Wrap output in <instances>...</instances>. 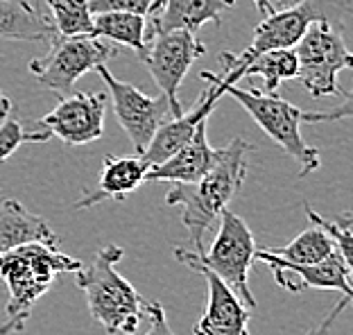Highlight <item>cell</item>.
Wrapping results in <instances>:
<instances>
[{"mask_svg": "<svg viewBox=\"0 0 353 335\" xmlns=\"http://www.w3.org/2000/svg\"><path fill=\"white\" fill-rule=\"evenodd\" d=\"M351 116V95L344 98V105L340 109L331 111V114H306L301 111V121L306 123H317V121H338V118H349Z\"/></svg>", "mask_w": 353, "mask_h": 335, "instance_id": "f1b7e54d", "label": "cell"}, {"mask_svg": "<svg viewBox=\"0 0 353 335\" xmlns=\"http://www.w3.org/2000/svg\"><path fill=\"white\" fill-rule=\"evenodd\" d=\"M111 57V45L91 34L54 39L52 50L41 59L30 61L37 82L54 93H70L79 77L91 73Z\"/></svg>", "mask_w": 353, "mask_h": 335, "instance_id": "ba28073f", "label": "cell"}, {"mask_svg": "<svg viewBox=\"0 0 353 335\" xmlns=\"http://www.w3.org/2000/svg\"><path fill=\"white\" fill-rule=\"evenodd\" d=\"M0 39L54 43L57 30L30 0H0Z\"/></svg>", "mask_w": 353, "mask_h": 335, "instance_id": "d6986e66", "label": "cell"}, {"mask_svg": "<svg viewBox=\"0 0 353 335\" xmlns=\"http://www.w3.org/2000/svg\"><path fill=\"white\" fill-rule=\"evenodd\" d=\"M148 19L132 12H100L93 14L91 37L109 39V41L127 45L139 54L148 48Z\"/></svg>", "mask_w": 353, "mask_h": 335, "instance_id": "ffe728a7", "label": "cell"}, {"mask_svg": "<svg viewBox=\"0 0 353 335\" xmlns=\"http://www.w3.org/2000/svg\"><path fill=\"white\" fill-rule=\"evenodd\" d=\"M104 109H107L104 93H75L61 98L50 114L39 118L37 127H41L50 136L61 139L66 145H86L102 139Z\"/></svg>", "mask_w": 353, "mask_h": 335, "instance_id": "7c38bea8", "label": "cell"}, {"mask_svg": "<svg viewBox=\"0 0 353 335\" xmlns=\"http://www.w3.org/2000/svg\"><path fill=\"white\" fill-rule=\"evenodd\" d=\"M28 320H30V315H16V317H7V322L0 324V335L21 333L23 329H26Z\"/></svg>", "mask_w": 353, "mask_h": 335, "instance_id": "4dcf8cb0", "label": "cell"}, {"mask_svg": "<svg viewBox=\"0 0 353 335\" xmlns=\"http://www.w3.org/2000/svg\"><path fill=\"white\" fill-rule=\"evenodd\" d=\"M349 304H351V297L349 294H342V299H340V304H335V308H331V313H328L324 320H322V324L319 326H315L312 331H308L306 335H326L328 331H331V326L335 324V320L344 313V310L349 308Z\"/></svg>", "mask_w": 353, "mask_h": 335, "instance_id": "83f0119b", "label": "cell"}, {"mask_svg": "<svg viewBox=\"0 0 353 335\" xmlns=\"http://www.w3.org/2000/svg\"><path fill=\"white\" fill-rule=\"evenodd\" d=\"M123 254L120 245H104L91 265L75 272V283L84 292L88 313L109 335H134L148 306V299L118 272Z\"/></svg>", "mask_w": 353, "mask_h": 335, "instance_id": "7a4b0ae2", "label": "cell"}, {"mask_svg": "<svg viewBox=\"0 0 353 335\" xmlns=\"http://www.w3.org/2000/svg\"><path fill=\"white\" fill-rule=\"evenodd\" d=\"M93 14L100 12H132L141 16H152L159 7L163 5V0H88Z\"/></svg>", "mask_w": 353, "mask_h": 335, "instance_id": "484cf974", "label": "cell"}, {"mask_svg": "<svg viewBox=\"0 0 353 335\" xmlns=\"http://www.w3.org/2000/svg\"><path fill=\"white\" fill-rule=\"evenodd\" d=\"M172 254L186 267H208L238 294L247 308H256V299L250 288V270L256 256V241L252 229L247 227V222L240 215L231 213L229 209L222 211L218 236H215L208 252L197 254L183 250V247H174Z\"/></svg>", "mask_w": 353, "mask_h": 335, "instance_id": "5b68a950", "label": "cell"}, {"mask_svg": "<svg viewBox=\"0 0 353 335\" xmlns=\"http://www.w3.org/2000/svg\"><path fill=\"white\" fill-rule=\"evenodd\" d=\"M250 150H254L252 143L238 136L220 150L218 161L202 179L192 183H174L168 190L165 204L183 209L181 222L190 231V241L197 254L204 252V234L215 225L222 211H227L231 197L243 186Z\"/></svg>", "mask_w": 353, "mask_h": 335, "instance_id": "6da1fadb", "label": "cell"}, {"mask_svg": "<svg viewBox=\"0 0 353 335\" xmlns=\"http://www.w3.org/2000/svg\"><path fill=\"white\" fill-rule=\"evenodd\" d=\"M231 7H236V0H163V5L152 14V21H148V41L170 30H186L195 34L208 21L220 26L222 14Z\"/></svg>", "mask_w": 353, "mask_h": 335, "instance_id": "e0dca14e", "label": "cell"}, {"mask_svg": "<svg viewBox=\"0 0 353 335\" xmlns=\"http://www.w3.org/2000/svg\"><path fill=\"white\" fill-rule=\"evenodd\" d=\"M84 265L50 243H28L0 254V278L7 294V317L30 315L32 306L52 288L61 274H75Z\"/></svg>", "mask_w": 353, "mask_h": 335, "instance_id": "3957f363", "label": "cell"}, {"mask_svg": "<svg viewBox=\"0 0 353 335\" xmlns=\"http://www.w3.org/2000/svg\"><path fill=\"white\" fill-rule=\"evenodd\" d=\"M28 243L59 245V238L46 222V218L30 213L19 199L0 202V254Z\"/></svg>", "mask_w": 353, "mask_h": 335, "instance_id": "ac0fdd59", "label": "cell"}, {"mask_svg": "<svg viewBox=\"0 0 353 335\" xmlns=\"http://www.w3.org/2000/svg\"><path fill=\"white\" fill-rule=\"evenodd\" d=\"M254 261H261L270 265L272 274L279 288L288 292H303V290H338L351 297V265L340 256V252H333L324 261L312 263V265H299L279 258L276 254L268 252L263 247H256Z\"/></svg>", "mask_w": 353, "mask_h": 335, "instance_id": "8fae6325", "label": "cell"}, {"mask_svg": "<svg viewBox=\"0 0 353 335\" xmlns=\"http://www.w3.org/2000/svg\"><path fill=\"white\" fill-rule=\"evenodd\" d=\"M202 54H206V45L195 39L192 32L170 30L163 34H154L141 59L145 61L152 79L168 98L172 116H181L183 107L179 102V86L188 75L190 66Z\"/></svg>", "mask_w": 353, "mask_h": 335, "instance_id": "9c48e42d", "label": "cell"}, {"mask_svg": "<svg viewBox=\"0 0 353 335\" xmlns=\"http://www.w3.org/2000/svg\"><path fill=\"white\" fill-rule=\"evenodd\" d=\"M306 209V215L310 220V225H317L322 231H326L328 236H331V241L335 243V247H338L340 256L349 263V265H353L351 263V213L344 211L342 215H338V218H324V215H319L312 206H303Z\"/></svg>", "mask_w": 353, "mask_h": 335, "instance_id": "cb8c5ba5", "label": "cell"}, {"mask_svg": "<svg viewBox=\"0 0 353 335\" xmlns=\"http://www.w3.org/2000/svg\"><path fill=\"white\" fill-rule=\"evenodd\" d=\"M150 165L143 161L141 154L136 156H114L107 154L102 161V170L98 177V188L88 190L84 197H79L73 204L75 211L91 209V206L100 204L102 199H114V202H123L130 197L134 190H139L145 183V174Z\"/></svg>", "mask_w": 353, "mask_h": 335, "instance_id": "2e32d148", "label": "cell"}, {"mask_svg": "<svg viewBox=\"0 0 353 335\" xmlns=\"http://www.w3.org/2000/svg\"><path fill=\"white\" fill-rule=\"evenodd\" d=\"M145 317L150 320V329L145 335H174V331L170 329L168 324V317H165V310L159 301H148L145 306Z\"/></svg>", "mask_w": 353, "mask_h": 335, "instance_id": "4316f807", "label": "cell"}, {"mask_svg": "<svg viewBox=\"0 0 353 335\" xmlns=\"http://www.w3.org/2000/svg\"><path fill=\"white\" fill-rule=\"evenodd\" d=\"M50 139V134L43 132L41 127H34V130H28L26 125L14 121V118H3L0 121V163L5 159H10L16 150L23 148L26 143H43Z\"/></svg>", "mask_w": 353, "mask_h": 335, "instance_id": "d4e9b609", "label": "cell"}, {"mask_svg": "<svg viewBox=\"0 0 353 335\" xmlns=\"http://www.w3.org/2000/svg\"><path fill=\"white\" fill-rule=\"evenodd\" d=\"M208 285V299L204 315L195 324V335H250V308L229 288L222 278L208 267L192 265Z\"/></svg>", "mask_w": 353, "mask_h": 335, "instance_id": "4fadbf2b", "label": "cell"}, {"mask_svg": "<svg viewBox=\"0 0 353 335\" xmlns=\"http://www.w3.org/2000/svg\"><path fill=\"white\" fill-rule=\"evenodd\" d=\"M220 102V93L213 89H208L202 93V98L197 100V105L192 107V111H183L181 116L168 118L165 123L159 125V130L154 132V136L150 139L148 148L143 150V161L150 168L163 163L168 156H172L183 143H188L192 139V134L199 127V123L208 121L211 111Z\"/></svg>", "mask_w": 353, "mask_h": 335, "instance_id": "9a60e30c", "label": "cell"}, {"mask_svg": "<svg viewBox=\"0 0 353 335\" xmlns=\"http://www.w3.org/2000/svg\"><path fill=\"white\" fill-rule=\"evenodd\" d=\"M206 130H208V121L199 123V127L188 143H183V145L176 150L172 156H168L163 163L150 168L145 174V181L192 183V181L202 179L220 156V150H215L211 143H208Z\"/></svg>", "mask_w": 353, "mask_h": 335, "instance_id": "5bb4252c", "label": "cell"}, {"mask_svg": "<svg viewBox=\"0 0 353 335\" xmlns=\"http://www.w3.org/2000/svg\"><path fill=\"white\" fill-rule=\"evenodd\" d=\"M10 109H12V102L5 98V93H3V91H0V121L10 116Z\"/></svg>", "mask_w": 353, "mask_h": 335, "instance_id": "1f68e13d", "label": "cell"}, {"mask_svg": "<svg viewBox=\"0 0 353 335\" xmlns=\"http://www.w3.org/2000/svg\"><path fill=\"white\" fill-rule=\"evenodd\" d=\"M95 73L102 75V79L107 82L111 100H114L116 118L125 134L130 136L136 154H143V150L148 148V143L154 136L159 125L165 123L168 118H172L168 98L165 95L150 98L141 89H136V86L120 82L116 75H111V70L104 63L95 68Z\"/></svg>", "mask_w": 353, "mask_h": 335, "instance_id": "30bf717a", "label": "cell"}, {"mask_svg": "<svg viewBox=\"0 0 353 335\" xmlns=\"http://www.w3.org/2000/svg\"><path fill=\"white\" fill-rule=\"evenodd\" d=\"M294 54L299 63L296 79L312 98H347L349 93L340 86L338 75L353 66V57L344 43L342 23H333L326 16L312 21L294 45Z\"/></svg>", "mask_w": 353, "mask_h": 335, "instance_id": "8992f818", "label": "cell"}, {"mask_svg": "<svg viewBox=\"0 0 353 335\" xmlns=\"http://www.w3.org/2000/svg\"><path fill=\"white\" fill-rule=\"evenodd\" d=\"M256 7H259L261 16H270V14H276V12H283V10H290V7L301 5L303 0H254Z\"/></svg>", "mask_w": 353, "mask_h": 335, "instance_id": "f546056e", "label": "cell"}, {"mask_svg": "<svg viewBox=\"0 0 353 335\" xmlns=\"http://www.w3.org/2000/svg\"><path fill=\"white\" fill-rule=\"evenodd\" d=\"M265 250L276 254V256L283 261L299 263V265H312V263L324 261L326 256H331L333 252H338V247H335V243L331 241V236H328L326 231H322L317 225H310L296 238H292L288 245L265 247Z\"/></svg>", "mask_w": 353, "mask_h": 335, "instance_id": "7402d4cb", "label": "cell"}, {"mask_svg": "<svg viewBox=\"0 0 353 335\" xmlns=\"http://www.w3.org/2000/svg\"><path fill=\"white\" fill-rule=\"evenodd\" d=\"M57 37L91 34L93 12L88 0H46Z\"/></svg>", "mask_w": 353, "mask_h": 335, "instance_id": "603a6c76", "label": "cell"}, {"mask_svg": "<svg viewBox=\"0 0 353 335\" xmlns=\"http://www.w3.org/2000/svg\"><path fill=\"white\" fill-rule=\"evenodd\" d=\"M296 54L294 48H281V50H268L252 59L243 70L245 77H263L265 93H276L281 84L288 79H296Z\"/></svg>", "mask_w": 353, "mask_h": 335, "instance_id": "44dd1931", "label": "cell"}, {"mask_svg": "<svg viewBox=\"0 0 353 335\" xmlns=\"http://www.w3.org/2000/svg\"><path fill=\"white\" fill-rule=\"evenodd\" d=\"M224 95H231L245 107L256 125L268 134V136L276 143L279 148H283L296 163H299V174L308 177L310 172L319 170V152L315 148H310L301 136V109L290 105L276 93H263L261 89H240L238 84L227 86Z\"/></svg>", "mask_w": 353, "mask_h": 335, "instance_id": "52a82bcc", "label": "cell"}, {"mask_svg": "<svg viewBox=\"0 0 353 335\" xmlns=\"http://www.w3.org/2000/svg\"><path fill=\"white\" fill-rule=\"evenodd\" d=\"M331 5L333 3H328V0H303L301 5L290 7V10L263 16V21L254 30L252 43L247 45L243 52L220 54V63L224 68L222 75H213V73H208V70H204L199 77L211 84L220 95H224L227 86H234L243 79V70L252 59H256L259 54L268 50L294 48L312 21L324 19V16L328 19V7Z\"/></svg>", "mask_w": 353, "mask_h": 335, "instance_id": "277c9868", "label": "cell"}]
</instances>
